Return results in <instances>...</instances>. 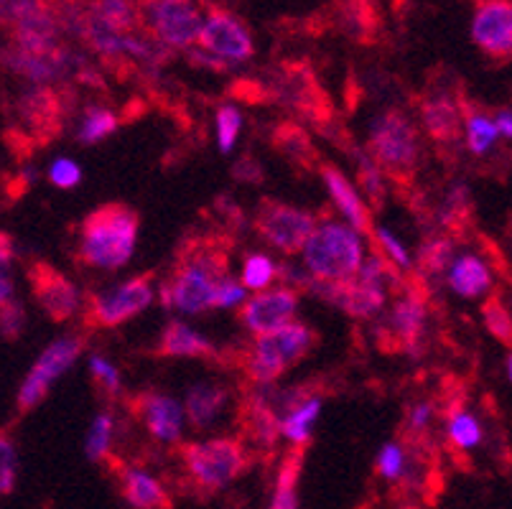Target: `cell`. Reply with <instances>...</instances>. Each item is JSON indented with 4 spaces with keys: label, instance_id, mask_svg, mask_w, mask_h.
<instances>
[{
    "label": "cell",
    "instance_id": "1",
    "mask_svg": "<svg viewBox=\"0 0 512 509\" xmlns=\"http://www.w3.org/2000/svg\"><path fill=\"white\" fill-rule=\"evenodd\" d=\"M370 161L380 176L393 181L403 199L416 194V174L421 161L418 130L408 115L400 110H388L370 128Z\"/></svg>",
    "mask_w": 512,
    "mask_h": 509
},
{
    "label": "cell",
    "instance_id": "2",
    "mask_svg": "<svg viewBox=\"0 0 512 509\" xmlns=\"http://www.w3.org/2000/svg\"><path fill=\"white\" fill-rule=\"evenodd\" d=\"M138 237V214L125 204H102L92 209L79 227L77 260L90 268H123L133 255Z\"/></svg>",
    "mask_w": 512,
    "mask_h": 509
},
{
    "label": "cell",
    "instance_id": "3",
    "mask_svg": "<svg viewBox=\"0 0 512 509\" xmlns=\"http://www.w3.org/2000/svg\"><path fill=\"white\" fill-rule=\"evenodd\" d=\"M179 461L194 492L209 497L245 474L253 466V454L240 438H214L207 443H181Z\"/></svg>",
    "mask_w": 512,
    "mask_h": 509
},
{
    "label": "cell",
    "instance_id": "4",
    "mask_svg": "<svg viewBox=\"0 0 512 509\" xmlns=\"http://www.w3.org/2000/svg\"><path fill=\"white\" fill-rule=\"evenodd\" d=\"M304 263L311 278L344 283L362 265V242L355 230L339 222H324L311 232L304 245Z\"/></svg>",
    "mask_w": 512,
    "mask_h": 509
},
{
    "label": "cell",
    "instance_id": "5",
    "mask_svg": "<svg viewBox=\"0 0 512 509\" xmlns=\"http://www.w3.org/2000/svg\"><path fill=\"white\" fill-rule=\"evenodd\" d=\"M426 303V280L418 273L406 275V283L398 293L388 324L377 329L383 352L418 354V344L423 342V329H426Z\"/></svg>",
    "mask_w": 512,
    "mask_h": 509
},
{
    "label": "cell",
    "instance_id": "6",
    "mask_svg": "<svg viewBox=\"0 0 512 509\" xmlns=\"http://www.w3.org/2000/svg\"><path fill=\"white\" fill-rule=\"evenodd\" d=\"M151 273H143L138 278L120 283L118 288L105 293H87L82 303V324L87 331L113 329L125 324L128 319L146 311L153 301Z\"/></svg>",
    "mask_w": 512,
    "mask_h": 509
},
{
    "label": "cell",
    "instance_id": "7",
    "mask_svg": "<svg viewBox=\"0 0 512 509\" xmlns=\"http://www.w3.org/2000/svg\"><path fill=\"white\" fill-rule=\"evenodd\" d=\"M138 13L148 36L166 49H189L202 31L194 0H143Z\"/></svg>",
    "mask_w": 512,
    "mask_h": 509
},
{
    "label": "cell",
    "instance_id": "8",
    "mask_svg": "<svg viewBox=\"0 0 512 509\" xmlns=\"http://www.w3.org/2000/svg\"><path fill=\"white\" fill-rule=\"evenodd\" d=\"M253 227L268 245L281 250L283 255H296L299 250H304L306 240L316 230V219L314 214L291 207V204L260 199Z\"/></svg>",
    "mask_w": 512,
    "mask_h": 509
},
{
    "label": "cell",
    "instance_id": "9",
    "mask_svg": "<svg viewBox=\"0 0 512 509\" xmlns=\"http://www.w3.org/2000/svg\"><path fill=\"white\" fill-rule=\"evenodd\" d=\"M16 115L21 120V130H13L26 146H44L49 140L59 138L67 118V95L51 90V87H36L23 92L16 105Z\"/></svg>",
    "mask_w": 512,
    "mask_h": 509
},
{
    "label": "cell",
    "instance_id": "10",
    "mask_svg": "<svg viewBox=\"0 0 512 509\" xmlns=\"http://www.w3.org/2000/svg\"><path fill=\"white\" fill-rule=\"evenodd\" d=\"M87 339L79 334H69L59 342H54L51 347L44 349V354L39 357V362L34 364V370L26 375V382L18 390V403L16 410L18 415L31 413L34 408H39L44 403V398L49 395V387L64 375V372L77 362V357L85 352Z\"/></svg>",
    "mask_w": 512,
    "mask_h": 509
},
{
    "label": "cell",
    "instance_id": "11",
    "mask_svg": "<svg viewBox=\"0 0 512 509\" xmlns=\"http://www.w3.org/2000/svg\"><path fill=\"white\" fill-rule=\"evenodd\" d=\"M29 286L31 293H34L36 303L41 306L46 316L51 321H62L72 319L79 308V293L74 288L72 280L57 270L54 265L44 263V260H36V263L29 265Z\"/></svg>",
    "mask_w": 512,
    "mask_h": 509
},
{
    "label": "cell",
    "instance_id": "12",
    "mask_svg": "<svg viewBox=\"0 0 512 509\" xmlns=\"http://www.w3.org/2000/svg\"><path fill=\"white\" fill-rule=\"evenodd\" d=\"M199 41L209 54L220 56L222 62H248L255 51L245 23L225 8L209 11L207 23H202V31H199Z\"/></svg>",
    "mask_w": 512,
    "mask_h": 509
},
{
    "label": "cell",
    "instance_id": "13",
    "mask_svg": "<svg viewBox=\"0 0 512 509\" xmlns=\"http://www.w3.org/2000/svg\"><path fill=\"white\" fill-rule=\"evenodd\" d=\"M130 418L138 420L153 438L176 443L181 438V408L174 398L156 390H141L125 398Z\"/></svg>",
    "mask_w": 512,
    "mask_h": 509
},
{
    "label": "cell",
    "instance_id": "14",
    "mask_svg": "<svg viewBox=\"0 0 512 509\" xmlns=\"http://www.w3.org/2000/svg\"><path fill=\"white\" fill-rule=\"evenodd\" d=\"M474 44L492 59L507 62L512 51V6L510 0H477L472 23Z\"/></svg>",
    "mask_w": 512,
    "mask_h": 509
},
{
    "label": "cell",
    "instance_id": "15",
    "mask_svg": "<svg viewBox=\"0 0 512 509\" xmlns=\"http://www.w3.org/2000/svg\"><path fill=\"white\" fill-rule=\"evenodd\" d=\"M301 293L293 288H276V291H260L250 301L242 303L240 321L253 334H273L281 326L291 324L296 308H299Z\"/></svg>",
    "mask_w": 512,
    "mask_h": 509
},
{
    "label": "cell",
    "instance_id": "16",
    "mask_svg": "<svg viewBox=\"0 0 512 509\" xmlns=\"http://www.w3.org/2000/svg\"><path fill=\"white\" fill-rule=\"evenodd\" d=\"M237 426H240V441L253 448L250 454L273 456L281 423L268 400H263L260 395L242 398L240 408H237Z\"/></svg>",
    "mask_w": 512,
    "mask_h": 509
},
{
    "label": "cell",
    "instance_id": "17",
    "mask_svg": "<svg viewBox=\"0 0 512 509\" xmlns=\"http://www.w3.org/2000/svg\"><path fill=\"white\" fill-rule=\"evenodd\" d=\"M214 283L202 270L176 265L171 270V278L161 286V298L166 306H176L184 314H204L212 308Z\"/></svg>",
    "mask_w": 512,
    "mask_h": 509
},
{
    "label": "cell",
    "instance_id": "18",
    "mask_svg": "<svg viewBox=\"0 0 512 509\" xmlns=\"http://www.w3.org/2000/svg\"><path fill=\"white\" fill-rule=\"evenodd\" d=\"M102 464H107L110 471H115L120 482V492H123L125 502L133 509H174V499L169 497L164 484L153 479L151 474L133 469V466H128L113 454L107 456Z\"/></svg>",
    "mask_w": 512,
    "mask_h": 509
},
{
    "label": "cell",
    "instance_id": "19",
    "mask_svg": "<svg viewBox=\"0 0 512 509\" xmlns=\"http://www.w3.org/2000/svg\"><path fill=\"white\" fill-rule=\"evenodd\" d=\"M319 171H321V176H324V184H327L329 194H332V199H334V204L339 207V212H342L344 217L352 222V227H355L360 235H365L372 245L377 227L372 224V214H370V209L365 207V202H362V196L352 189V184L347 181V176H344L337 166H332V163H321Z\"/></svg>",
    "mask_w": 512,
    "mask_h": 509
},
{
    "label": "cell",
    "instance_id": "20",
    "mask_svg": "<svg viewBox=\"0 0 512 509\" xmlns=\"http://www.w3.org/2000/svg\"><path fill=\"white\" fill-rule=\"evenodd\" d=\"M0 64L6 69H11L18 77H26L31 82H49V79H57L72 67V56L64 49L54 51V54H29V51H21L16 46L0 51Z\"/></svg>",
    "mask_w": 512,
    "mask_h": 509
},
{
    "label": "cell",
    "instance_id": "21",
    "mask_svg": "<svg viewBox=\"0 0 512 509\" xmlns=\"http://www.w3.org/2000/svg\"><path fill=\"white\" fill-rule=\"evenodd\" d=\"M418 110H421V125L439 146H454L459 140V130H462V115H459V105L451 100L444 92L436 95H423L418 100Z\"/></svg>",
    "mask_w": 512,
    "mask_h": 509
},
{
    "label": "cell",
    "instance_id": "22",
    "mask_svg": "<svg viewBox=\"0 0 512 509\" xmlns=\"http://www.w3.org/2000/svg\"><path fill=\"white\" fill-rule=\"evenodd\" d=\"M271 146L286 158L293 171L309 176L321 166L319 151H316L311 135L293 120H281L271 133Z\"/></svg>",
    "mask_w": 512,
    "mask_h": 509
},
{
    "label": "cell",
    "instance_id": "23",
    "mask_svg": "<svg viewBox=\"0 0 512 509\" xmlns=\"http://www.w3.org/2000/svg\"><path fill=\"white\" fill-rule=\"evenodd\" d=\"M153 357H192V359H207V362H220L222 354L214 349L209 339L189 329L181 321H171L164 329V334L158 336V344L153 347Z\"/></svg>",
    "mask_w": 512,
    "mask_h": 509
},
{
    "label": "cell",
    "instance_id": "24",
    "mask_svg": "<svg viewBox=\"0 0 512 509\" xmlns=\"http://www.w3.org/2000/svg\"><path fill=\"white\" fill-rule=\"evenodd\" d=\"M332 303L352 319H370L380 314V308L385 306V288L372 286L360 278L344 280V283H337Z\"/></svg>",
    "mask_w": 512,
    "mask_h": 509
},
{
    "label": "cell",
    "instance_id": "25",
    "mask_svg": "<svg viewBox=\"0 0 512 509\" xmlns=\"http://www.w3.org/2000/svg\"><path fill=\"white\" fill-rule=\"evenodd\" d=\"M87 13L115 36L136 34V28L141 26V13L133 6V0H95Z\"/></svg>",
    "mask_w": 512,
    "mask_h": 509
},
{
    "label": "cell",
    "instance_id": "26",
    "mask_svg": "<svg viewBox=\"0 0 512 509\" xmlns=\"http://www.w3.org/2000/svg\"><path fill=\"white\" fill-rule=\"evenodd\" d=\"M306 448L309 446H296V443L288 448L286 459L281 461V469H278L276 494H273L271 509H299V494H296V487H299V476L301 469H304Z\"/></svg>",
    "mask_w": 512,
    "mask_h": 509
},
{
    "label": "cell",
    "instance_id": "27",
    "mask_svg": "<svg viewBox=\"0 0 512 509\" xmlns=\"http://www.w3.org/2000/svg\"><path fill=\"white\" fill-rule=\"evenodd\" d=\"M230 392L222 385H197L186 398V415L194 428H207L225 408Z\"/></svg>",
    "mask_w": 512,
    "mask_h": 509
},
{
    "label": "cell",
    "instance_id": "28",
    "mask_svg": "<svg viewBox=\"0 0 512 509\" xmlns=\"http://www.w3.org/2000/svg\"><path fill=\"white\" fill-rule=\"evenodd\" d=\"M449 283L459 296L479 298L482 293L490 291L492 275L482 260L474 258V255H464V258L456 260L454 268H451Z\"/></svg>",
    "mask_w": 512,
    "mask_h": 509
},
{
    "label": "cell",
    "instance_id": "29",
    "mask_svg": "<svg viewBox=\"0 0 512 509\" xmlns=\"http://www.w3.org/2000/svg\"><path fill=\"white\" fill-rule=\"evenodd\" d=\"M456 105H459V115H464L467 120V146L472 148L474 156H482L492 148L497 138V128L487 115H482V110H477L474 102H469L467 97H456Z\"/></svg>",
    "mask_w": 512,
    "mask_h": 509
},
{
    "label": "cell",
    "instance_id": "30",
    "mask_svg": "<svg viewBox=\"0 0 512 509\" xmlns=\"http://www.w3.org/2000/svg\"><path fill=\"white\" fill-rule=\"evenodd\" d=\"M273 339H276V347L281 352L286 367L301 362L316 344V334L306 324L281 326L278 331H273Z\"/></svg>",
    "mask_w": 512,
    "mask_h": 509
},
{
    "label": "cell",
    "instance_id": "31",
    "mask_svg": "<svg viewBox=\"0 0 512 509\" xmlns=\"http://www.w3.org/2000/svg\"><path fill=\"white\" fill-rule=\"evenodd\" d=\"M472 214L474 207L472 199H469V191L464 189V186H459V189L446 199L444 209L439 212V222L451 237H464L469 232V227H472Z\"/></svg>",
    "mask_w": 512,
    "mask_h": 509
},
{
    "label": "cell",
    "instance_id": "32",
    "mask_svg": "<svg viewBox=\"0 0 512 509\" xmlns=\"http://www.w3.org/2000/svg\"><path fill=\"white\" fill-rule=\"evenodd\" d=\"M120 125V115L113 112L110 107H87L85 118H82V125H79V143L85 146H92V143H100L102 138L113 135L115 128Z\"/></svg>",
    "mask_w": 512,
    "mask_h": 509
},
{
    "label": "cell",
    "instance_id": "33",
    "mask_svg": "<svg viewBox=\"0 0 512 509\" xmlns=\"http://www.w3.org/2000/svg\"><path fill=\"white\" fill-rule=\"evenodd\" d=\"M451 258H454V240L451 237H431L421 245V252H418V275L423 280L428 275H439L444 273L451 265Z\"/></svg>",
    "mask_w": 512,
    "mask_h": 509
},
{
    "label": "cell",
    "instance_id": "34",
    "mask_svg": "<svg viewBox=\"0 0 512 509\" xmlns=\"http://www.w3.org/2000/svg\"><path fill=\"white\" fill-rule=\"evenodd\" d=\"M321 400L324 398H311L306 400L301 408L291 410L288 415H283L281 423V433H286L296 446H309L311 443V423L319 415L321 410Z\"/></svg>",
    "mask_w": 512,
    "mask_h": 509
},
{
    "label": "cell",
    "instance_id": "35",
    "mask_svg": "<svg viewBox=\"0 0 512 509\" xmlns=\"http://www.w3.org/2000/svg\"><path fill=\"white\" fill-rule=\"evenodd\" d=\"M352 158H355V166H357V181H360V189L365 191V196L370 199V204L375 209H383L385 204V184H383V176L380 171L375 168V163L370 161L365 151L360 148H352Z\"/></svg>",
    "mask_w": 512,
    "mask_h": 509
},
{
    "label": "cell",
    "instance_id": "36",
    "mask_svg": "<svg viewBox=\"0 0 512 509\" xmlns=\"http://www.w3.org/2000/svg\"><path fill=\"white\" fill-rule=\"evenodd\" d=\"M482 316H484V324L492 334L500 339L505 347H510V339H512V321H510V311H507V303L502 301L500 291L492 293L487 301L482 303Z\"/></svg>",
    "mask_w": 512,
    "mask_h": 509
},
{
    "label": "cell",
    "instance_id": "37",
    "mask_svg": "<svg viewBox=\"0 0 512 509\" xmlns=\"http://www.w3.org/2000/svg\"><path fill=\"white\" fill-rule=\"evenodd\" d=\"M16 469L18 456L13 433L11 428H0V497H8L16 489Z\"/></svg>",
    "mask_w": 512,
    "mask_h": 509
},
{
    "label": "cell",
    "instance_id": "38",
    "mask_svg": "<svg viewBox=\"0 0 512 509\" xmlns=\"http://www.w3.org/2000/svg\"><path fill=\"white\" fill-rule=\"evenodd\" d=\"M449 443L456 451H467V448L477 446L479 438H482V431H479L477 420L472 415H467L464 410L449 415Z\"/></svg>",
    "mask_w": 512,
    "mask_h": 509
},
{
    "label": "cell",
    "instance_id": "39",
    "mask_svg": "<svg viewBox=\"0 0 512 509\" xmlns=\"http://www.w3.org/2000/svg\"><path fill=\"white\" fill-rule=\"evenodd\" d=\"M110 441H113V415L102 413L92 423V431L87 436V456H90V461L102 464L110 456Z\"/></svg>",
    "mask_w": 512,
    "mask_h": 509
},
{
    "label": "cell",
    "instance_id": "40",
    "mask_svg": "<svg viewBox=\"0 0 512 509\" xmlns=\"http://www.w3.org/2000/svg\"><path fill=\"white\" fill-rule=\"evenodd\" d=\"M273 275H276V265L265 258V255H248L245 258V265H242V283L248 288L263 291V288H268Z\"/></svg>",
    "mask_w": 512,
    "mask_h": 509
},
{
    "label": "cell",
    "instance_id": "41",
    "mask_svg": "<svg viewBox=\"0 0 512 509\" xmlns=\"http://www.w3.org/2000/svg\"><path fill=\"white\" fill-rule=\"evenodd\" d=\"M90 372H92V382H95L97 392L105 395L107 400H118L120 395V375L115 370L113 364L105 362L102 357H92L90 359Z\"/></svg>",
    "mask_w": 512,
    "mask_h": 509
},
{
    "label": "cell",
    "instance_id": "42",
    "mask_svg": "<svg viewBox=\"0 0 512 509\" xmlns=\"http://www.w3.org/2000/svg\"><path fill=\"white\" fill-rule=\"evenodd\" d=\"M23 329H26V308L18 301H8L0 306V336L6 342H16L21 339Z\"/></svg>",
    "mask_w": 512,
    "mask_h": 509
},
{
    "label": "cell",
    "instance_id": "43",
    "mask_svg": "<svg viewBox=\"0 0 512 509\" xmlns=\"http://www.w3.org/2000/svg\"><path fill=\"white\" fill-rule=\"evenodd\" d=\"M237 133H240V112L235 107H220L217 110V138H220L222 153L232 151Z\"/></svg>",
    "mask_w": 512,
    "mask_h": 509
},
{
    "label": "cell",
    "instance_id": "44",
    "mask_svg": "<svg viewBox=\"0 0 512 509\" xmlns=\"http://www.w3.org/2000/svg\"><path fill=\"white\" fill-rule=\"evenodd\" d=\"M49 179L51 184L59 186V189H74V186L82 181V171H79L77 163L69 161V158H59V161L51 163Z\"/></svg>",
    "mask_w": 512,
    "mask_h": 509
},
{
    "label": "cell",
    "instance_id": "45",
    "mask_svg": "<svg viewBox=\"0 0 512 509\" xmlns=\"http://www.w3.org/2000/svg\"><path fill=\"white\" fill-rule=\"evenodd\" d=\"M403 466H406V456H403V448L390 443L380 451V459H377V471L383 479H400L403 474Z\"/></svg>",
    "mask_w": 512,
    "mask_h": 509
},
{
    "label": "cell",
    "instance_id": "46",
    "mask_svg": "<svg viewBox=\"0 0 512 509\" xmlns=\"http://www.w3.org/2000/svg\"><path fill=\"white\" fill-rule=\"evenodd\" d=\"M245 298V291H242V286H237L235 280L227 275V278L217 280V286H214V301L212 306L217 308H230V306H237V303Z\"/></svg>",
    "mask_w": 512,
    "mask_h": 509
},
{
    "label": "cell",
    "instance_id": "47",
    "mask_svg": "<svg viewBox=\"0 0 512 509\" xmlns=\"http://www.w3.org/2000/svg\"><path fill=\"white\" fill-rule=\"evenodd\" d=\"M232 176H235V181H242V184H260L263 181V166L250 153H245L232 166Z\"/></svg>",
    "mask_w": 512,
    "mask_h": 509
},
{
    "label": "cell",
    "instance_id": "48",
    "mask_svg": "<svg viewBox=\"0 0 512 509\" xmlns=\"http://www.w3.org/2000/svg\"><path fill=\"white\" fill-rule=\"evenodd\" d=\"M189 62L197 64V67L217 69V72H227V69H230V64L222 62L220 56L209 54V51H189Z\"/></svg>",
    "mask_w": 512,
    "mask_h": 509
},
{
    "label": "cell",
    "instance_id": "49",
    "mask_svg": "<svg viewBox=\"0 0 512 509\" xmlns=\"http://www.w3.org/2000/svg\"><path fill=\"white\" fill-rule=\"evenodd\" d=\"M13 296V280L11 273H8V265L0 263V306L11 301Z\"/></svg>",
    "mask_w": 512,
    "mask_h": 509
},
{
    "label": "cell",
    "instance_id": "50",
    "mask_svg": "<svg viewBox=\"0 0 512 509\" xmlns=\"http://www.w3.org/2000/svg\"><path fill=\"white\" fill-rule=\"evenodd\" d=\"M13 260V240L6 235V232H0V263L11 265Z\"/></svg>",
    "mask_w": 512,
    "mask_h": 509
},
{
    "label": "cell",
    "instance_id": "51",
    "mask_svg": "<svg viewBox=\"0 0 512 509\" xmlns=\"http://www.w3.org/2000/svg\"><path fill=\"white\" fill-rule=\"evenodd\" d=\"M495 128H497V133H500V130H502V138H510L512 128H510V110H507V107L502 112H497Z\"/></svg>",
    "mask_w": 512,
    "mask_h": 509
}]
</instances>
